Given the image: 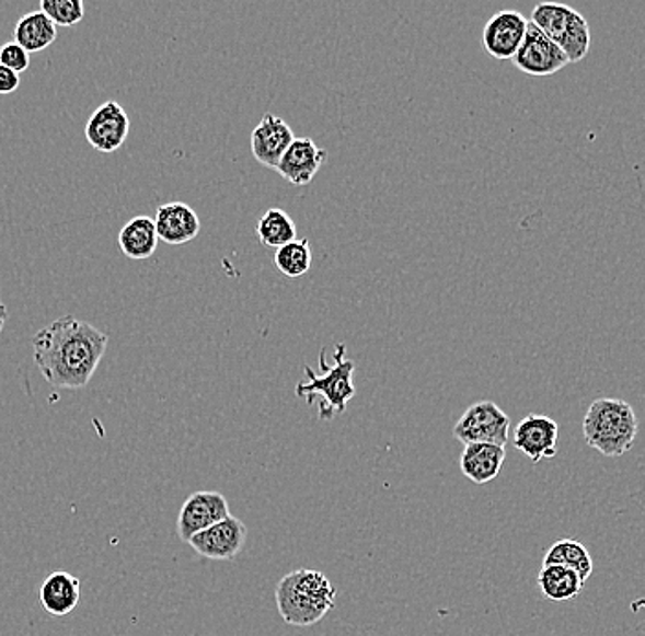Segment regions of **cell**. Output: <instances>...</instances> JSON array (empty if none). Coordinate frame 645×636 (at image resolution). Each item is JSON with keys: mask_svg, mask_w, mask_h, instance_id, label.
<instances>
[{"mask_svg": "<svg viewBox=\"0 0 645 636\" xmlns=\"http://www.w3.org/2000/svg\"><path fill=\"white\" fill-rule=\"evenodd\" d=\"M7 322H8L7 303H4V301H2V298H0V333H2V328H4V325H7Z\"/></svg>", "mask_w": 645, "mask_h": 636, "instance_id": "4316f807", "label": "cell"}, {"mask_svg": "<svg viewBox=\"0 0 645 636\" xmlns=\"http://www.w3.org/2000/svg\"><path fill=\"white\" fill-rule=\"evenodd\" d=\"M505 459L506 451L503 446L484 444V442L467 444L460 456V470L473 485H488L495 477H499Z\"/></svg>", "mask_w": 645, "mask_h": 636, "instance_id": "2e32d148", "label": "cell"}, {"mask_svg": "<svg viewBox=\"0 0 645 636\" xmlns=\"http://www.w3.org/2000/svg\"><path fill=\"white\" fill-rule=\"evenodd\" d=\"M39 12L45 13L56 26H76L84 18L81 0H43Z\"/></svg>", "mask_w": 645, "mask_h": 636, "instance_id": "cb8c5ba5", "label": "cell"}, {"mask_svg": "<svg viewBox=\"0 0 645 636\" xmlns=\"http://www.w3.org/2000/svg\"><path fill=\"white\" fill-rule=\"evenodd\" d=\"M557 440H560V426L556 420L530 413L517 424L514 435V446L522 451L532 462L543 459H554L557 453Z\"/></svg>", "mask_w": 645, "mask_h": 636, "instance_id": "8fae6325", "label": "cell"}, {"mask_svg": "<svg viewBox=\"0 0 645 636\" xmlns=\"http://www.w3.org/2000/svg\"><path fill=\"white\" fill-rule=\"evenodd\" d=\"M257 236L261 244L277 250L298 239V228L287 211L272 208L258 219Z\"/></svg>", "mask_w": 645, "mask_h": 636, "instance_id": "7402d4cb", "label": "cell"}, {"mask_svg": "<svg viewBox=\"0 0 645 636\" xmlns=\"http://www.w3.org/2000/svg\"><path fill=\"white\" fill-rule=\"evenodd\" d=\"M154 228L158 241L171 246L189 243L200 233V219L192 206L184 203H169L158 209Z\"/></svg>", "mask_w": 645, "mask_h": 636, "instance_id": "9a60e30c", "label": "cell"}, {"mask_svg": "<svg viewBox=\"0 0 645 636\" xmlns=\"http://www.w3.org/2000/svg\"><path fill=\"white\" fill-rule=\"evenodd\" d=\"M108 336L73 315H62L32 338L35 366L57 389H83L107 352Z\"/></svg>", "mask_w": 645, "mask_h": 636, "instance_id": "6da1fadb", "label": "cell"}, {"mask_svg": "<svg viewBox=\"0 0 645 636\" xmlns=\"http://www.w3.org/2000/svg\"><path fill=\"white\" fill-rule=\"evenodd\" d=\"M329 152L312 138H293L275 171L292 186H309L318 171L325 165Z\"/></svg>", "mask_w": 645, "mask_h": 636, "instance_id": "7c38bea8", "label": "cell"}, {"mask_svg": "<svg viewBox=\"0 0 645 636\" xmlns=\"http://www.w3.org/2000/svg\"><path fill=\"white\" fill-rule=\"evenodd\" d=\"M247 529L241 519L228 516L214 527L198 532L189 540L193 551L203 558L230 562L241 554L246 545Z\"/></svg>", "mask_w": 645, "mask_h": 636, "instance_id": "ba28073f", "label": "cell"}, {"mask_svg": "<svg viewBox=\"0 0 645 636\" xmlns=\"http://www.w3.org/2000/svg\"><path fill=\"white\" fill-rule=\"evenodd\" d=\"M81 598V581L78 576L57 570L39 587V602L51 616H67L78 608Z\"/></svg>", "mask_w": 645, "mask_h": 636, "instance_id": "e0dca14e", "label": "cell"}, {"mask_svg": "<svg viewBox=\"0 0 645 636\" xmlns=\"http://www.w3.org/2000/svg\"><path fill=\"white\" fill-rule=\"evenodd\" d=\"M130 119L118 102H105L97 107L84 127L90 146L100 152L118 151L129 136Z\"/></svg>", "mask_w": 645, "mask_h": 636, "instance_id": "30bf717a", "label": "cell"}, {"mask_svg": "<svg viewBox=\"0 0 645 636\" xmlns=\"http://www.w3.org/2000/svg\"><path fill=\"white\" fill-rule=\"evenodd\" d=\"M539 591L550 602H573L584 591L585 581L562 565H543L538 576Z\"/></svg>", "mask_w": 645, "mask_h": 636, "instance_id": "ac0fdd59", "label": "cell"}, {"mask_svg": "<svg viewBox=\"0 0 645 636\" xmlns=\"http://www.w3.org/2000/svg\"><path fill=\"white\" fill-rule=\"evenodd\" d=\"M13 35H15V43L21 48H24L28 54H34V51H43L54 45V41L57 39V26L46 18L45 13L37 10V12L26 13L19 19Z\"/></svg>", "mask_w": 645, "mask_h": 636, "instance_id": "ffe728a7", "label": "cell"}, {"mask_svg": "<svg viewBox=\"0 0 645 636\" xmlns=\"http://www.w3.org/2000/svg\"><path fill=\"white\" fill-rule=\"evenodd\" d=\"M118 243L125 257L133 261L149 259L158 248L154 220L146 215L130 219L119 231Z\"/></svg>", "mask_w": 645, "mask_h": 636, "instance_id": "d6986e66", "label": "cell"}, {"mask_svg": "<svg viewBox=\"0 0 645 636\" xmlns=\"http://www.w3.org/2000/svg\"><path fill=\"white\" fill-rule=\"evenodd\" d=\"M511 62L528 76L546 78L567 67L568 59L554 41H550L541 30L528 21L527 35L516 56L511 57Z\"/></svg>", "mask_w": 645, "mask_h": 636, "instance_id": "52a82bcc", "label": "cell"}, {"mask_svg": "<svg viewBox=\"0 0 645 636\" xmlns=\"http://www.w3.org/2000/svg\"><path fill=\"white\" fill-rule=\"evenodd\" d=\"M530 23L562 48L568 62H579L589 54V23L581 13L567 4L541 2L533 8Z\"/></svg>", "mask_w": 645, "mask_h": 636, "instance_id": "5b68a950", "label": "cell"}, {"mask_svg": "<svg viewBox=\"0 0 645 636\" xmlns=\"http://www.w3.org/2000/svg\"><path fill=\"white\" fill-rule=\"evenodd\" d=\"M274 263L283 276L290 279L303 277L312 266V250L307 239H296L292 243L285 244L275 250Z\"/></svg>", "mask_w": 645, "mask_h": 636, "instance_id": "603a6c76", "label": "cell"}, {"mask_svg": "<svg viewBox=\"0 0 645 636\" xmlns=\"http://www.w3.org/2000/svg\"><path fill=\"white\" fill-rule=\"evenodd\" d=\"M230 516V505L219 492H197L187 497L180 508L176 532L180 540L189 543L193 535L214 527Z\"/></svg>", "mask_w": 645, "mask_h": 636, "instance_id": "9c48e42d", "label": "cell"}, {"mask_svg": "<svg viewBox=\"0 0 645 636\" xmlns=\"http://www.w3.org/2000/svg\"><path fill=\"white\" fill-rule=\"evenodd\" d=\"M510 418L495 402L483 401L468 407L464 415L454 424V439L462 444L503 446L510 440Z\"/></svg>", "mask_w": 645, "mask_h": 636, "instance_id": "8992f818", "label": "cell"}, {"mask_svg": "<svg viewBox=\"0 0 645 636\" xmlns=\"http://www.w3.org/2000/svg\"><path fill=\"white\" fill-rule=\"evenodd\" d=\"M293 141V130L275 114H264L252 132V152L258 164L275 170Z\"/></svg>", "mask_w": 645, "mask_h": 636, "instance_id": "5bb4252c", "label": "cell"}, {"mask_svg": "<svg viewBox=\"0 0 645 636\" xmlns=\"http://www.w3.org/2000/svg\"><path fill=\"white\" fill-rule=\"evenodd\" d=\"M543 565H562L567 569L574 570L581 576V580L587 583L590 575H592V558H590L587 546L581 541L576 540H560L550 546L546 556H544Z\"/></svg>", "mask_w": 645, "mask_h": 636, "instance_id": "44dd1931", "label": "cell"}, {"mask_svg": "<svg viewBox=\"0 0 645 636\" xmlns=\"http://www.w3.org/2000/svg\"><path fill=\"white\" fill-rule=\"evenodd\" d=\"M275 602L288 625L309 627L334 608L336 589L320 570H293L275 587Z\"/></svg>", "mask_w": 645, "mask_h": 636, "instance_id": "7a4b0ae2", "label": "cell"}, {"mask_svg": "<svg viewBox=\"0 0 645 636\" xmlns=\"http://www.w3.org/2000/svg\"><path fill=\"white\" fill-rule=\"evenodd\" d=\"M320 366L323 374L318 377L309 366L304 367L307 382H299L296 394L299 398L312 404L315 396L320 398L321 420H332L337 415H343L347 409L348 402L353 401L356 394L354 388V361L345 358V345L339 344L334 352V366H326L325 350H321Z\"/></svg>", "mask_w": 645, "mask_h": 636, "instance_id": "277c9868", "label": "cell"}, {"mask_svg": "<svg viewBox=\"0 0 645 636\" xmlns=\"http://www.w3.org/2000/svg\"><path fill=\"white\" fill-rule=\"evenodd\" d=\"M638 418L627 402L598 398L584 418V437L590 448L606 456H622L634 446Z\"/></svg>", "mask_w": 645, "mask_h": 636, "instance_id": "3957f363", "label": "cell"}, {"mask_svg": "<svg viewBox=\"0 0 645 636\" xmlns=\"http://www.w3.org/2000/svg\"><path fill=\"white\" fill-rule=\"evenodd\" d=\"M21 85V76L0 65V94H12Z\"/></svg>", "mask_w": 645, "mask_h": 636, "instance_id": "484cf974", "label": "cell"}, {"mask_svg": "<svg viewBox=\"0 0 645 636\" xmlns=\"http://www.w3.org/2000/svg\"><path fill=\"white\" fill-rule=\"evenodd\" d=\"M528 19L514 10H503L489 19L483 30V48L489 56L505 61L516 56L525 35H527Z\"/></svg>", "mask_w": 645, "mask_h": 636, "instance_id": "4fadbf2b", "label": "cell"}, {"mask_svg": "<svg viewBox=\"0 0 645 636\" xmlns=\"http://www.w3.org/2000/svg\"><path fill=\"white\" fill-rule=\"evenodd\" d=\"M0 65L10 68L13 72L23 73L30 67V54L12 41L0 48Z\"/></svg>", "mask_w": 645, "mask_h": 636, "instance_id": "d4e9b609", "label": "cell"}]
</instances>
